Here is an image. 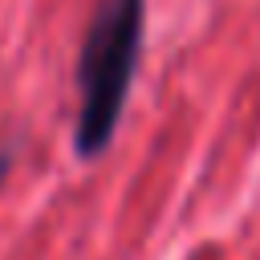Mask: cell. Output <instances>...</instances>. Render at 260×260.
Returning <instances> with one entry per match:
<instances>
[{"instance_id":"cell-2","label":"cell","mask_w":260,"mask_h":260,"mask_svg":"<svg viewBox=\"0 0 260 260\" xmlns=\"http://www.w3.org/2000/svg\"><path fill=\"white\" fill-rule=\"evenodd\" d=\"M8 171H12V150H0V183L8 179Z\"/></svg>"},{"instance_id":"cell-1","label":"cell","mask_w":260,"mask_h":260,"mask_svg":"<svg viewBox=\"0 0 260 260\" xmlns=\"http://www.w3.org/2000/svg\"><path fill=\"white\" fill-rule=\"evenodd\" d=\"M142 32H146V0H98L77 57V93H81L73 122L77 158H98L114 142L134 85Z\"/></svg>"}]
</instances>
